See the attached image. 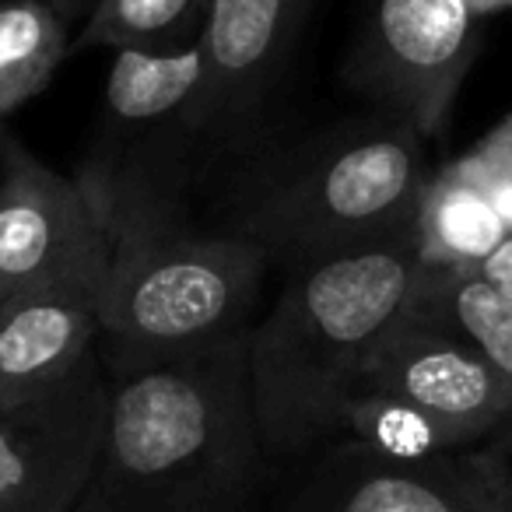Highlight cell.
<instances>
[{
    "mask_svg": "<svg viewBox=\"0 0 512 512\" xmlns=\"http://www.w3.org/2000/svg\"><path fill=\"white\" fill-rule=\"evenodd\" d=\"M109 235L99 351L109 379L179 362L249 334L267 256L235 232H193L144 165L92 162L78 176Z\"/></svg>",
    "mask_w": 512,
    "mask_h": 512,
    "instance_id": "1",
    "label": "cell"
},
{
    "mask_svg": "<svg viewBox=\"0 0 512 512\" xmlns=\"http://www.w3.org/2000/svg\"><path fill=\"white\" fill-rule=\"evenodd\" d=\"M246 337L109 379L99 460L71 512H249L264 439Z\"/></svg>",
    "mask_w": 512,
    "mask_h": 512,
    "instance_id": "2",
    "label": "cell"
},
{
    "mask_svg": "<svg viewBox=\"0 0 512 512\" xmlns=\"http://www.w3.org/2000/svg\"><path fill=\"white\" fill-rule=\"evenodd\" d=\"M418 278L414 221L288 271L246 337L249 400L267 453H302L341 428L365 362L411 306Z\"/></svg>",
    "mask_w": 512,
    "mask_h": 512,
    "instance_id": "3",
    "label": "cell"
},
{
    "mask_svg": "<svg viewBox=\"0 0 512 512\" xmlns=\"http://www.w3.org/2000/svg\"><path fill=\"white\" fill-rule=\"evenodd\" d=\"M425 183V141L383 116L299 151L249 193L232 232L292 271L411 225Z\"/></svg>",
    "mask_w": 512,
    "mask_h": 512,
    "instance_id": "4",
    "label": "cell"
},
{
    "mask_svg": "<svg viewBox=\"0 0 512 512\" xmlns=\"http://www.w3.org/2000/svg\"><path fill=\"white\" fill-rule=\"evenodd\" d=\"M351 393L404 407L435 428L449 449H474L512 428V390L495 365L414 295L376 344Z\"/></svg>",
    "mask_w": 512,
    "mask_h": 512,
    "instance_id": "5",
    "label": "cell"
},
{
    "mask_svg": "<svg viewBox=\"0 0 512 512\" xmlns=\"http://www.w3.org/2000/svg\"><path fill=\"white\" fill-rule=\"evenodd\" d=\"M109 235L78 179L60 176L0 127V292L99 299Z\"/></svg>",
    "mask_w": 512,
    "mask_h": 512,
    "instance_id": "6",
    "label": "cell"
},
{
    "mask_svg": "<svg viewBox=\"0 0 512 512\" xmlns=\"http://www.w3.org/2000/svg\"><path fill=\"white\" fill-rule=\"evenodd\" d=\"M477 53L470 0H372L351 85L421 141L439 137Z\"/></svg>",
    "mask_w": 512,
    "mask_h": 512,
    "instance_id": "7",
    "label": "cell"
},
{
    "mask_svg": "<svg viewBox=\"0 0 512 512\" xmlns=\"http://www.w3.org/2000/svg\"><path fill=\"white\" fill-rule=\"evenodd\" d=\"M106 407L99 351L46 390L0 404V512H71L92 481Z\"/></svg>",
    "mask_w": 512,
    "mask_h": 512,
    "instance_id": "8",
    "label": "cell"
},
{
    "mask_svg": "<svg viewBox=\"0 0 512 512\" xmlns=\"http://www.w3.org/2000/svg\"><path fill=\"white\" fill-rule=\"evenodd\" d=\"M285 512H505L491 446L390 456L365 442L330 449Z\"/></svg>",
    "mask_w": 512,
    "mask_h": 512,
    "instance_id": "9",
    "label": "cell"
},
{
    "mask_svg": "<svg viewBox=\"0 0 512 512\" xmlns=\"http://www.w3.org/2000/svg\"><path fill=\"white\" fill-rule=\"evenodd\" d=\"M309 0H211L204 29L207 88L193 134L235 137L281 81Z\"/></svg>",
    "mask_w": 512,
    "mask_h": 512,
    "instance_id": "10",
    "label": "cell"
},
{
    "mask_svg": "<svg viewBox=\"0 0 512 512\" xmlns=\"http://www.w3.org/2000/svg\"><path fill=\"white\" fill-rule=\"evenodd\" d=\"M99 344V299L74 292L15 295L0 306V404L64 379Z\"/></svg>",
    "mask_w": 512,
    "mask_h": 512,
    "instance_id": "11",
    "label": "cell"
},
{
    "mask_svg": "<svg viewBox=\"0 0 512 512\" xmlns=\"http://www.w3.org/2000/svg\"><path fill=\"white\" fill-rule=\"evenodd\" d=\"M207 88L204 39L176 53L116 50L106 81V120L116 137L179 130L193 134V116Z\"/></svg>",
    "mask_w": 512,
    "mask_h": 512,
    "instance_id": "12",
    "label": "cell"
},
{
    "mask_svg": "<svg viewBox=\"0 0 512 512\" xmlns=\"http://www.w3.org/2000/svg\"><path fill=\"white\" fill-rule=\"evenodd\" d=\"M92 8L95 0H0V120L50 85Z\"/></svg>",
    "mask_w": 512,
    "mask_h": 512,
    "instance_id": "13",
    "label": "cell"
},
{
    "mask_svg": "<svg viewBox=\"0 0 512 512\" xmlns=\"http://www.w3.org/2000/svg\"><path fill=\"white\" fill-rule=\"evenodd\" d=\"M421 267H474L512 232L463 162L428 176L414 214Z\"/></svg>",
    "mask_w": 512,
    "mask_h": 512,
    "instance_id": "14",
    "label": "cell"
},
{
    "mask_svg": "<svg viewBox=\"0 0 512 512\" xmlns=\"http://www.w3.org/2000/svg\"><path fill=\"white\" fill-rule=\"evenodd\" d=\"M211 15V0H95L71 53L137 50L176 53L200 43Z\"/></svg>",
    "mask_w": 512,
    "mask_h": 512,
    "instance_id": "15",
    "label": "cell"
},
{
    "mask_svg": "<svg viewBox=\"0 0 512 512\" xmlns=\"http://www.w3.org/2000/svg\"><path fill=\"white\" fill-rule=\"evenodd\" d=\"M414 302L474 341L512 390V302L484 285L474 267H421Z\"/></svg>",
    "mask_w": 512,
    "mask_h": 512,
    "instance_id": "16",
    "label": "cell"
},
{
    "mask_svg": "<svg viewBox=\"0 0 512 512\" xmlns=\"http://www.w3.org/2000/svg\"><path fill=\"white\" fill-rule=\"evenodd\" d=\"M467 162L474 165L477 172L491 179H509L512 183V116L495 127L474 151L467 155Z\"/></svg>",
    "mask_w": 512,
    "mask_h": 512,
    "instance_id": "17",
    "label": "cell"
},
{
    "mask_svg": "<svg viewBox=\"0 0 512 512\" xmlns=\"http://www.w3.org/2000/svg\"><path fill=\"white\" fill-rule=\"evenodd\" d=\"M474 271H477V278H481L484 285L495 288L502 299L512 302V232L505 235V239L498 242V246L491 249L484 260H477Z\"/></svg>",
    "mask_w": 512,
    "mask_h": 512,
    "instance_id": "18",
    "label": "cell"
},
{
    "mask_svg": "<svg viewBox=\"0 0 512 512\" xmlns=\"http://www.w3.org/2000/svg\"><path fill=\"white\" fill-rule=\"evenodd\" d=\"M491 453L498 456V467H502L505 512H512V435H498V439H491Z\"/></svg>",
    "mask_w": 512,
    "mask_h": 512,
    "instance_id": "19",
    "label": "cell"
},
{
    "mask_svg": "<svg viewBox=\"0 0 512 512\" xmlns=\"http://www.w3.org/2000/svg\"><path fill=\"white\" fill-rule=\"evenodd\" d=\"M0 306H4V292H0Z\"/></svg>",
    "mask_w": 512,
    "mask_h": 512,
    "instance_id": "20",
    "label": "cell"
}]
</instances>
